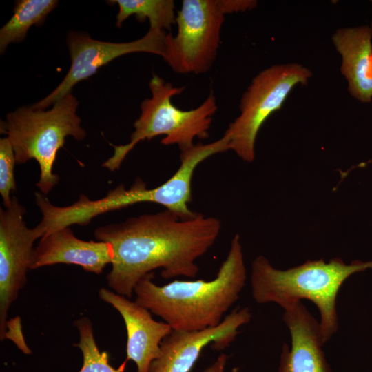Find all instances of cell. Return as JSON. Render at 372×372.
Segmentation results:
<instances>
[{
	"label": "cell",
	"mask_w": 372,
	"mask_h": 372,
	"mask_svg": "<svg viewBox=\"0 0 372 372\" xmlns=\"http://www.w3.org/2000/svg\"><path fill=\"white\" fill-rule=\"evenodd\" d=\"M107 2L118 6L116 22L118 28L132 15L140 21L147 19L149 28L153 29L170 30L172 25L176 23L173 0H113Z\"/></svg>",
	"instance_id": "obj_17"
},
{
	"label": "cell",
	"mask_w": 372,
	"mask_h": 372,
	"mask_svg": "<svg viewBox=\"0 0 372 372\" xmlns=\"http://www.w3.org/2000/svg\"><path fill=\"white\" fill-rule=\"evenodd\" d=\"M151 97L140 105L141 114L134 123V130L130 142L114 145L113 155L102 166L110 171L118 169L128 153L141 141L163 135L164 145H176L180 152L194 145L196 138L209 137L212 116L218 110L211 92L197 107L182 110L173 105L172 98L181 94L185 87H175L156 74L149 82Z\"/></svg>",
	"instance_id": "obj_6"
},
{
	"label": "cell",
	"mask_w": 372,
	"mask_h": 372,
	"mask_svg": "<svg viewBox=\"0 0 372 372\" xmlns=\"http://www.w3.org/2000/svg\"><path fill=\"white\" fill-rule=\"evenodd\" d=\"M371 2H372V1H371Z\"/></svg>",
	"instance_id": "obj_23"
},
{
	"label": "cell",
	"mask_w": 372,
	"mask_h": 372,
	"mask_svg": "<svg viewBox=\"0 0 372 372\" xmlns=\"http://www.w3.org/2000/svg\"><path fill=\"white\" fill-rule=\"evenodd\" d=\"M112 258L110 243L81 240L70 227H64L41 237L34 249L30 269L63 263L76 265L87 272L100 274L106 265L112 264Z\"/></svg>",
	"instance_id": "obj_14"
},
{
	"label": "cell",
	"mask_w": 372,
	"mask_h": 372,
	"mask_svg": "<svg viewBox=\"0 0 372 372\" xmlns=\"http://www.w3.org/2000/svg\"><path fill=\"white\" fill-rule=\"evenodd\" d=\"M56 0H20L15 3L13 14L0 30V52L11 43L23 41L32 25L43 24L57 6Z\"/></svg>",
	"instance_id": "obj_16"
},
{
	"label": "cell",
	"mask_w": 372,
	"mask_h": 372,
	"mask_svg": "<svg viewBox=\"0 0 372 372\" xmlns=\"http://www.w3.org/2000/svg\"><path fill=\"white\" fill-rule=\"evenodd\" d=\"M227 151V143L223 138L207 144H194L180 152L178 169L162 185L149 189L141 179H137L130 189L118 185L98 200L81 195L73 204L57 208L56 220L62 227L86 225L100 214L141 203L159 204L183 218L194 217L197 213L188 206L192 201L194 172L209 157Z\"/></svg>",
	"instance_id": "obj_4"
},
{
	"label": "cell",
	"mask_w": 372,
	"mask_h": 372,
	"mask_svg": "<svg viewBox=\"0 0 372 372\" xmlns=\"http://www.w3.org/2000/svg\"><path fill=\"white\" fill-rule=\"evenodd\" d=\"M17 163L12 146L7 137L0 139V194L5 207L12 203L10 192L16 190L14 170Z\"/></svg>",
	"instance_id": "obj_19"
},
{
	"label": "cell",
	"mask_w": 372,
	"mask_h": 372,
	"mask_svg": "<svg viewBox=\"0 0 372 372\" xmlns=\"http://www.w3.org/2000/svg\"><path fill=\"white\" fill-rule=\"evenodd\" d=\"M25 209L17 197L10 205L0 209V337H6L8 313L27 282L33 244L39 238L34 227L23 220Z\"/></svg>",
	"instance_id": "obj_10"
},
{
	"label": "cell",
	"mask_w": 372,
	"mask_h": 372,
	"mask_svg": "<svg viewBox=\"0 0 372 372\" xmlns=\"http://www.w3.org/2000/svg\"><path fill=\"white\" fill-rule=\"evenodd\" d=\"M312 72L298 63H279L261 70L242 94L239 115L229 124L225 135L229 150L244 161L255 158L256 137L262 125L281 109L298 85H307Z\"/></svg>",
	"instance_id": "obj_7"
},
{
	"label": "cell",
	"mask_w": 372,
	"mask_h": 372,
	"mask_svg": "<svg viewBox=\"0 0 372 372\" xmlns=\"http://www.w3.org/2000/svg\"><path fill=\"white\" fill-rule=\"evenodd\" d=\"M78 101L70 93L56 102L50 110H37L32 106L21 107L6 115L1 123L14 152L16 162L25 163L36 160L40 167L37 186L43 194H48L59 183L53 173V165L65 138L78 141L86 136L76 114Z\"/></svg>",
	"instance_id": "obj_5"
},
{
	"label": "cell",
	"mask_w": 372,
	"mask_h": 372,
	"mask_svg": "<svg viewBox=\"0 0 372 372\" xmlns=\"http://www.w3.org/2000/svg\"><path fill=\"white\" fill-rule=\"evenodd\" d=\"M166 31L149 28L143 37L130 42L101 41L85 33L71 31L67 45L71 59L70 68L59 85L48 96L31 105L46 110L70 93L78 83L94 75L102 66L119 56L136 52L150 53L163 57Z\"/></svg>",
	"instance_id": "obj_9"
},
{
	"label": "cell",
	"mask_w": 372,
	"mask_h": 372,
	"mask_svg": "<svg viewBox=\"0 0 372 372\" xmlns=\"http://www.w3.org/2000/svg\"><path fill=\"white\" fill-rule=\"evenodd\" d=\"M370 26H371V30H372V22H371V23Z\"/></svg>",
	"instance_id": "obj_22"
},
{
	"label": "cell",
	"mask_w": 372,
	"mask_h": 372,
	"mask_svg": "<svg viewBox=\"0 0 372 372\" xmlns=\"http://www.w3.org/2000/svg\"><path fill=\"white\" fill-rule=\"evenodd\" d=\"M372 269V261L346 264L335 258L307 260L297 267L279 270L262 256L251 265L253 298L258 304L276 302L284 309L301 299L314 303L320 313V333L324 344L338 329L336 298L340 288L352 274Z\"/></svg>",
	"instance_id": "obj_3"
},
{
	"label": "cell",
	"mask_w": 372,
	"mask_h": 372,
	"mask_svg": "<svg viewBox=\"0 0 372 372\" xmlns=\"http://www.w3.org/2000/svg\"><path fill=\"white\" fill-rule=\"evenodd\" d=\"M341 57L340 73L348 92L361 103L372 101V30L370 25L340 28L331 36Z\"/></svg>",
	"instance_id": "obj_15"
},
{
	"label": "cell",
	"mask_w": 372,
	"mask_h": 372,
	"mask_svg": "<svg viewBox=\"0 0 372 372\" xmlns=\"http://www.w3.org/2000/svg\"><path fill=\"white\" fill-rule=\"evenodd\" d=\"M99 298L111 304L122 316L127 331V360H132L137 372H148L151 363L161 354L162 340L171 333L172 327L152 318L149 310L130 298L104 287Z\"/></svg>",
	"instance_id": "obj_12"
},
{
	"label": "cell",
	"mask_w": 372,
	"mask_h": 372,
	"mask_svg": "<svg viewBox=\"0 0 372 372\" xmlns=\"http://www.w3.org/2000/svg\"><path fill=\"white\" fill-rule=\"evenodd\" d=\"M224 21L217 0H183L176 14L177 32L167 34L163 59L176 73L207 72L218 54Z\"/></svg>",
	"instance_id": "obj_8"
},
{
	"label": "cell",
	"mask_w": 372,
	"mask_h": 372,
	"mask_svg": "<svg viewBox=\"0 0 372 372\" xmlns=\"http://www.w3.org/2000/svg\"><path fill=\"white\" fill-rule=\"evenodd\" d=\"M251 318L249 309L244 307L233 311L215 327L195 331L172 330L162 340L161 354L151 363L148 372H189L205 347L211 344L214 349H224Z\"/></svg>",
	"instance_id": "obj_11"
},
{
	"label": "cell",
	"mask_w": 372,
	"mask_h": 372,
	"mask_svg": "<svg viewBox=\"0 0 372 372\" xmlns=\"http://www.w3.org/2000/svg\"><path fill=\"white\" fill-rule=\"evenodd\" d=\"M283 320L291 338L282 347L278 372H331L324 353L320 323L300 301L285 308Z\"/></svg>",
	"instance_id": "obj_13"
},
{
	"label": "cell",
	"mask_w": 372,
	"mask_h": 372,
	"mask_svg": "<svg viewBox=\"0 0 372 372\" xmlns=\"http://www.w3.org/2000/svg\"><path fill=\"white\" fill-rule=\"evenodd\" d=\"M227 358L225 353L220 354L216 360L204 369L203 372H224Z\"/></svg>",
	"instance_id": "obj_21"
},
{
	"label": "cell",
	"mask_w": 372,
	"mask_h": 372,
	"mask_svg": "<svg viewBox=\"0 0 372 372\" xmlns=\"http://www.w3.org/2000/svg\"><path fill=\"white\" fill-rule=\"evenodd\" d=\"M220 229L215 217L197 213L183 218L165 209L100 227L94 236L112 247L109 287L130 298L138 280L157 269L165 279L196 277V260L212 247Z\"/></svg>",
	"instance_id": "obj_1"
},
{
	"label": "cell",
	"mask_w": 372,
	"mask_h": 372,
	"mask_svg": "<svg viewBox=\"0 0 372 372\" xmlns=\"http://www.w3.org/2000/svg\"><path fill=\"white\" fill-rule=\"evenodd\" d=\"M219 8L223 14L245 12L257 6L256 0H217Z\"/></svg>",
	"instance_id": "obj_20"
},
{
	"label": "cell",
	"mask_w": 372,
	"mask_h": 372,
	"mask_svg": "<svg viewBox=\"0 0 372 372\" xmlns=\"http://www.w3.org/2000/svg\"><path fill=\"white\" fill-rule=\"evenodd\" d=\"M154 273L141 278L134 289L136 302L159 316L173 330L195 331L220 324L238 299L247 274L238 234L215 278L206 281L175 280L158 285Z\"/></svg>",
	"instance_id": "obj_2"
},
{
	"label": "cell",
	"mask_w": 372,
	"mask_h": 372,
	"mask_svg": "<svg viewBox=\"0 0 372 372\" xmlns=\"http://www.w3.org/2000/svg\"><path fill=\"white\" fill-rule=\"evenodd\" d=\"M79 333V341L74 346L83 355V365L79 372H123L113 368L105 351H100L96 343L91 320L87 317L74 321Z\"/></svg>",
	"instance_id": "obj_18"
}]
</instances>
